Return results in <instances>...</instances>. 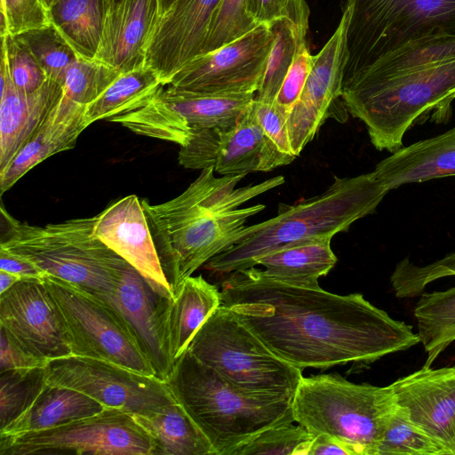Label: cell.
<instances>
[{"instance_id": "1", "label": "cell", "mask_w": 455, "mask_h": 455, "mask_svg": "<svg viewBox=\"0 0 455 455\" xmlns=\"http://www.w3.org/2000/svg\"><path fill=\"white\" fill-rule=\"evenodd\" d=\"M221 305L280 358L303 370L369 365L420 343L406 323L394 319L361 293L339 295L291 285L256 267L227 274Z\"/></svg>"}, {"instance_id": "2", "label": "cell", "mask_w": 455, "mask_h": 455, "mask_svg": "<svg viewBox=\"0 0 455 455\" xmlns=\"http://www.w3.org/2000/svg\"><path fill=\"white\" fill-rule=\"evenodd\" d=\"M342 101L373 147L395 152L409 129L446 124L455 100V35L411 40L343 82Z\"/></svg>"}, {"instance_id": "3", "label": "cell", "mask_w": 455, "mask_h": 455, "mask_svg": "<svg viewBox=\"0 0 455 455\" xmlns=\"http://www.w3.org/2000/svg\"><path fill=\"white\" fill-rule=\"evenodd\" d=\"M244 175L214 176L204 169L178 196L146 209L148 226L163 269L176 288L216 255L240 239L247 220L264 204L241 205L284 183L276 176L236 188Z\"/></svg>"}, {"instance_id": "4", "label": "cell", "mask_w": 455, "mask_h": 455, "mask_svg": "<svg viewBox=\"0 0 455 455\" xmlns=\"http://www.w3.org/2000/svg\"><path fill=\"white\" fill-rule=\"evenodd\" d=\"M333 179L323 193L291 205L281 204L275 217L246 226L233 247L203 267L227 275L256 267L262 257L287 244L333 237L375 212L388 192L373 172Z\"/></svg>"}, {"instance_id": "5", "label": "cell", "mask_w": 455, "mask_h": 455, "mask_svg": "<svg viewBox=\"0 0 455 455\" xmlns=\"http://www.w3.org/2000/svg\"><path fill=\"white\" fill-rule=\"evenodd\" d=\"M165 382L216 455H230L265 429L295 422L293 397L239 388L188 350L175 361Z\"/></svg>"}, {"instance_id": "6", "label": "cell", "mask_w": 455, "mask_h": 455, "mask_svg": "<svg viewBox=\"0 0 455 455\" xmlns=\"http://www.w3.org/2000/svg\"><path fill=\"white\" fill-rule=\"evenodd\" d=\"M1 214L0 247L108 303L128 263L94 235L96 216L39 227L17 220L4 206Z\"/></svg>"}, {"instance_id": "7", "label": "cell", "mask_w": 455, "mask_h": 455, "mask_svg": "<svg viewBox=\"0 0 455 455\" xmlns=\"http://www.w3.org/2000/svg\"><path fill=\"white\" fill-rule=\"evenodd\" d=\"M398 406L390 385L356 384L338 373L302 377L292 398L296 423L313 436L338 438L357 455L377 454Z\"/></svg>"}, {"instance_id": "8", "label": "cell", "mask_w": 455, "mask_h": 455, "mask_svg": "<svg viewBox=\"0 0 455 455\" xmlns=\"http://www.w3.org/2000/svg\"><path fill=\"white\" fill-rule=\"evenodd\" d=\"M188 350L223 379L246 391L293 397L302 370L276 355L229 307L220 305Z\"/></svg>"}, {"instance_id": "9", "label": "cell", "mask_w": 455, "mask_h": 455, "mask_svg": "<svg viewBox=\"0 0 455 455\" xmlns=\"http://www.w3.org/2000/svg\"><path fill=\"white\" fill-rule=\"evenodd\" d=\"M344 11V80L411 40L455 35V0H347Z\"/></svg>"}, {"instance_id": "10", "label": "cell", "mask_w": 455, "mask_h": 455, "mask_svg": "<svg viewBox=\"0 0 455 455\" xmlns=\"http://www.w3.org/2000/svg\"><path fill=\"white\" fill-rule=\"evenodd\" d=\"M43 280L62 318L71 355L111 362L156 376L127 323L114 307L58 277L46 274Z\"/></svg>"}, {"instance_id": "11", "label": "cell", "mask_w": 455, "mask_h": 455, "mask_svg": "<svg viewBox=\"0 0 455 455\" xmlns=\"http://www.w3.org/2000/svg\"><path fill=\"white\" fill-rule=\"evenodd\" d=\"M153 441L132 415L104 408L53 428L0 436V455H152Z\"/></svg>"}, {"instance_id": "12", "label": "cell", "mask_w": 455, "mask_h": 455, "mask_svg": "<svg viewBox=\"0 0 455 455\" xmlns=\"http://www.w3.org/2000/svg\"><path fill=\"white\" fill-rule=\"evenodd\" d=\"M255 93H198L163 85L144 107L126 115L133 132L186 146L193 128L229 129L240 120Z\"/></svg>"}, {"instance_id": "13", "label": "cell", "mask_w": 455, "mask_h": 455, "mask_svg": "<svg viewBox=\"0 0 455 455\" xmlns=\"http://www.w3.org/2000/svg\"><path fill=\"white\" fill-rule=\"evenodd\" d=\"M44 371L47 384L76 390L105 408L132 415L177 402L164 380L111 362L68 355L50 360Z\"/></svg>"}, {"instance_id": "14", "label": "cell", "mask_w": 455, "mask_h": 455, "mask_svg": "<svg viewBox=\"0 0 455 455\" xmlns=\"http://www.w3.org/2000/svg\"><path fill=\"white\" fill-rule=\"evenodd\" d=\"M253 101V100H252ZM188 143L180 147L179 163L185 168H213L221 176L270 172L296 157L283 154L256 119L252 102L229 129L193 128Z\"/></svg>"}, {"instance_id": "15", "label": "cell", "mask_w": 455, "mask_h": 455, "mask_svg": "<svg viewBox=\"0 0 455 455\" xmlns=\"http://www.w3.org/2000/svg\"><path fill=\"white\" fill-rule=\"evenodd\" d=\"M273 42L268 25H258L235 41L193 59L168 84L198 93H256Z\"/></svg>"}, {"instance_id": "16", "label": "cell", "mask_w": 455, "mask_h": 455, "mask_svg": "<svg viewBox=\"0 0 455 455\" xmlns=\"http://www.w3.org/2000/svg\"><path fill=\"white\" fill-rule=\"evenodd\" d=\"M0 328L38 357L50 361L72 355L43 278H22L0 294Z\"/></svg>"}, {"instance_id": "17", "label": "cell", "mask_w": 455, "mask_h": 455, "mask_svg": "<svg viewBox=\"0 0 455 455\" xmlns=\"http://www.w3.org/2000/svg\"><path fill=\"white\" fill-rule=\"evenodd\" d=\"M347 15L343 11L335 32L314 56L303 90L287 116L291 149L296 157L331 116L333 106L342 100L347 63Z\"/></svg>"}, {"instance_id": "18", "label": "cell", "mask_w": 455, "mask_h": 455, "mask_svg": "<svg viewBox=\"0 0 455 455\" xmlns=\"http://www.w3.org/2000/svg\"><path fill=\"white\" fill-rule=\"evenodd\" d=\"M220 0H177L156 20L145 46V65L164 85L203 52Z\"/></svg>"}, {"instance_id": "19", "label": "cell", "mask_w": 455, "mask_h": 455, "mask_svg": "<svg viewBox=\"0 0 455 455\" xmlns=\"http://www.w3.org/2000/svg\"><path fill=\"white\" fill-rule=\"evenodd\" d=\"M94 235L133 267L163 297L173 293L163 272L141 199L126 196L96 215Z\"/></svg>"}, {"instance_id": "20", "label": "cell", "mask_w": 455, "mask_h": 455, "mask_svg": "<svg viewBox=\"0 0 455 455\" xmlns=\"http://www.w3.org/2000/svg\"><path fill=\"white\" fill-rule=\"evenodd\" d=\"M390 386L411 419L455 455V366H422Z\"/></svg>"}, {"instance_id": "21", "label": "cell", "mask_w": 455, "mask_h": 455, "mask_svg": "<svg viewBox=\"0 0 455 455\" xmlns=\"http://www.w3.org/2000/svg\"><path fill=\"white\" fill-rule=\"evenodd\" d=\"M168 300L155 291L130 264L125 267L115 292L108 300L127 323L156 376L164 381L173 367L164 331Z\"/></svg>"}, {"instance_id": "22", "label": "cell", "mask_w": 455, "mask_h": 455, "mask_svg": "<svg viewBox=\"0 0 455 455\" xmlns=\"http://www.w3.org/2000/svg\"><path fill=\"white\" fill-rule=\"evenodd\" d=\"M157 20V0H103L94 60L121 73L144 65L146 43Z\"/></svg>"}, {"instance_id": "23", "label": "cell", "mask_w": 455, "mask_h": 455, "mask_svg": "<svg viewBox=\"0 0 455 455\" xmlns=\"http://www.w3.org/2000/svg\"><path fill=\"white\" fill-rule=\"evenodd\" d=\"M62 93V85L51 79L32 93L19 92L11 80L5 58L1 54L0 172L12 160Z\"/></svg>"}, {"instance_id": "24", "label": "cell", "mask_w": 455, "mask_h": 455, "mask_svg": "<svg viewBox=\"0 0 455 455\" xmlns=\"http://www.w3.org/2000/svg\"><path fill=\"white\" fill-rule=\"evenodd\" d=\"M84 111V106L62 93L12 160L0 172L1 194L41 162L73 148L79 135L88 127Z\"/></svg>"}, {"instance_id": "25", "label": "cell", "mask_w": 455, "mask_h": 455, "mask_svg": "<svg viewBox=\"0 0 455 455\" xmlns=\"http://www.w3.org/2000/svg\"><path fill=\"white\" fill-rule=\"evenodd\" d=\"M373 172L387 191L455 176V126L402 147L377 164Z\"/></svg>"}, {"instance_id": "26", "label": "cell", "mask_w": 455, "mask_h": 455, "mask_svg": "<svg viewBox=\"0 0 455 455\" xmlns=\"http://www.w3.org/2000/svg\"><path fill=\"white\" fill-rule=\"evenodd\" d=\"M220 305V291L201 275L188 277L169 299L164 313V331L173 364L188 350L202 324Z\"/></svg>"}, {"instance_id": "27", "label": "cell", "mask_w": 455, "mask_h": 455, "mask_svg": "<svg viewBox=\"0 0 455 455\" xmlns=\"http://www.w3.org/2000/svg\"><path fill=\"white\" fill-rule=\"evenodd\" d=\"M332 237L322 236L283 246L262 257L257 266L274 280L291 285L316 288L318 280L335 266L337 257L331 247Z\"/></svg>"}, {"instance_id": "28", "label": "cell", "mask_w": 455, "mask_h": 455, "mask_svg": "<svg viewBox=\"0 0 455 455\" xmlns=\"http://www.w3.org/2000/svg\"><path fill=\"white\" fill-rule=\"evenodd\" d=\"M104 408L83 393L46 383L25 412L0 429V436H15L53 428L97 414Z\"/></svg>"}, {"instance_id": "29", "label": "cell", "mask_w": 455, "mask_h": 455, "mask_svg": "<svg viewBox=\"0 0 455 455\" xmlns=\"http://www.w3.org/2000/svg\"><path fill=\"white\" fill-rule=\"evenodd\" d=\"M132 417L151 437L152 455H216L205 435L178 402Z\"/></svg>"}, {"instance_id": "30", "label": "cell", "mask_w": 455, "mask_h": 455, "mask_svg": "<svg viewBox=\"0 0 455 455\" xmlns=\"http://www.w3.org/2000/svg\"><path fill=\"white\" fill-rule=\"evenodd\" d=\"M163 85L157 73L145 64L121 73L94 101L85 107L88 126L96 121H109L144 107Z\"/></svg>"}, {"instance_id": "31", "label": "cell", "mask_w": 455, "mask_h": 455, "mask_svg": "<svg viewBox=\"0 0 455 455\" xmlns=\"http://www.w3.org/2000/svg\"><path fill=\"white\" fill-rule=\"evenodd\" d=\"M52 25L84 60H94L103 20V0H51Z\"/></svg>"}, {"instance_id": "32", "label": "cell", "mask_w": 455, "mask_h": 455, "mask_svg": "<svg viewBox=\"0 0 455 455\" xmlns=\"http://www.w3.org/2000/svg\"><path fill=\"white\" fill-rule=\"evenodd\" d=\"M418 335L427 354L424 367H431L455 341V287L419 295L414 310Z\"/></svg>"}, {"instance_id": "33", "label": "cell", "mask_w": 455, "mask_h": 455, "mask_svg": "<svg viewBox=\"0 0 455 455\" xmlns=\"http://www.w3.org/2000/svg\"><path fill=\"white\" fill-rule=\"evenodd\" d=\"M268 27L274 42L254 99L274 103L299 46L307 43V30L299 28L287 17L274 20Z\"/></svg>"}, {"instance_id": "34", "label": "cell", "mask_w": 455, "mask_h": 455, "mask_svg": "<svg viewBox=\"0 0 455 455\" xmlns=\"http://www.w3.org/2000/svg\"><path fill=\"white\" fill-rule=\"evenodd\" d=\"M45 384L44 368L0 371V429L23 414Z\"/></svg>"}, {"instance_id": "35", "label": "cell", "mask_w": 455, "mask_h": 455, "mask_svg": "<svg viewBox=\"0 0 455 455\" xmlns=\"http://www.w3.org/2000/svg\"><path fill=\"white\" fill-rule=\"evenodd\" d=\"M447 455L446 451L414 423L408 410L400 405L393 414L376 455Z\"/></svg>"}, {"instance_id": "36", "label": "cell", "mask_w": 455, "mask_h": 455, "mask_svg": "<svg viewBox=\"0 0 455 455\" xmlns=\"http://www.w3.org/2000/svg\"><path fill=\"white\" fill-rule=\"evenodd\" d=\"M120 74V71L95 60L76 58L65 73L63 94L72 101L86 107Z\"/></svg>"}, {"instance_id": "37", "label": "cell", "mask_w": 455, "mask_h": 455, "mask_svg": "<svg viewBox=\"0 0 455 455\" xmlns=\"http://www.w3.org/2000/svg\"><path fill=\"white\" fill-rule=\"evenodd\" d=\"M30 50L47 76L62 85L70 64L79 58L51 25L15 36Z\"/></svg>"}, {"instance_id": "38", "label": "cell", "mask_w": 455, "mask_h": 455, "mask_svg": "<svg viewBox=\"0 0 455 455\" xmlns=\"http://www.w3.org/2000/svg\"><path fill=\"white\" fill-rule=\"evenodd\" d=\"M293 423L265 429L230 455H307L314 436L303 426Z\"/></svg>"}, {"instance_id": "39", "label": "cell", "mask_w": 455, "mask_h": 455, "mask_svg": "<svg viewBox=\"0 0 455 455\" xmlns=\"http://www.w3.org/2000/svg\"><path fill=\"white\" fill-rule=\"evenodd\" d=\"M455 277V251L426 265H417L404 258L396 263L390 276L395 295L399 299L419 297L431 283Z\"/></svg>"}, {"instance_id": "40", "label": "cell", "mask_w": 455, "mask_h": 455, "mask_svg": "<svg viewBox=\"0 0 455 455\" xmlns=\"http://www.w3.org/2000/svg\"><path fill=\"white\" fill-rule=\"evenodd\" d=\"M257 26L247 12V0H220L212 17L202 54L235 41Z\"/></svg>"}, {"instance_id": "41", "label": "cell", "mask_w": 455, "mask_h": 455, "mask_svg": "<svg viewBox=\"0 0 455 455\" xmlns=\"http://www.w3.org/2000/svg\"><path fill=\"white\" fill-rule=\"evenodd\" d=\"M1 39V54L5 58L15 88L23 93L39 90L49 78L30 50L11 34L2 36Z\"/></svg>"}, {"instance_id": "42", "label": "cell", "mask_w": 455, "mask_h": 455, "mask_svg": "<svg viewBox=\"0 0 455 455\" xmlns=\"http://www.w3.org/2000/svg\"><path fill=\"white\" fill-rule=\"evenodd\" d=\"M51 25L45 0H1V36H18Z\"/></svg>"}, {"instance_id": "43", "label": "cell", "mask_w": 455, "mask_h": 455, "mask_svg": "<svg viewBox=\"0 0 455 455\" xmlns=\"http://www.w3.org/2000/svg\"><path fill=\"white\" fill-rule=\"evenodd\" d=\"M314 62L307 43L302 44L275 99L274 105L286 117L298 100Z\"/></svg>"}, {"instance_id": "44", "label": "cell", "mask_w": 455, "mask_h": 455, "mask_svg": "<svg viewBox=\"0 0 455 455\" xmlns=\"http://www.w3.org/2000/svg\"><path fill=\"white\" fill-rule=\"evenodd\" d=\"M252 108L257 121L266 135L275 144L283 154L296 157L291 149L287 130V117L274 105L253 100Z\"/></svg>"}, {"instance_id": "45", "label": "cell", "mask_w": 455, "mask_h": 455, "mask_svg": "<svg viewBox=\"0 0 455 455\" xmlns=\"http://www.w3.org/2000/svg\"><path fill=\"white\" fill-rule=\"evenodd\" d=\"M49 361L29 352L0 328V371L45 368Z\"/></svg>"}, {"instance_id": "46", "label": "cell", "mask_w": 455, "mask_h": 455, "mask_svg": "<svg viewBox=\"0 0 455 455\" xmlns=\"http://www.w3.org/2000/svg\"><path fill=\"white\" fill-rule=\"evenodd\" d=\"M294 0H247V12L257 25L286 17Z\"/></svg>"}, {"instance_id": "47", "label": "cell", "mask_w": 455, "mask_h": 455, "mask_svg": "<svg viewBox=\"0 0 455 455\" xmlns=\"http://www.w3.org/2000/svg\"><path fill=\"white\" fill-rule=\"evenodd\" d=\"M0 269L21 278H43L46 273L24 257L0 247Z\"/></svg>"}, {"instance_id": "48", "label": "cell", "mask_w": 455, "mask_h": 455, "mask_svg": "<svg viewBox=\"0 0 455 455\" xmlns=\"http://www.w3.org/2000/svg\"><path fill=\"white\" fill-rule=\"evenodd\" d=\"M357 455L350 445L326 434L314 436L307 455Z\"/></svg>"}, {"instance_id": "49", "label": "cell", "mask_w": 455, "mask_h": 455, "mask_svg": "<svg viewBox=\"0 0 455 455\" xmlns=\"http://www.w3.org/2000/svg\"><path fill=\"white\" fill-rule=\"evenodd\" d=\"M20 279V276L0 269V294L12 288Z\"/></svg>"}, {"instance_id": "50", "label": "cell", "mask_w": 455, "mask_h": 455, "mask_svg": "<svg viewBox=\"0 0 455 455\" xmlns=\"http://www.w3.org/2000/svg\"><path fill=\"white\" fill-rule=\"evenodd\" d=\"M177 0H157L158 19L161 17Z\"/></svg>"}, {"instance_id": "51", "label": "cell", "mask_w": 455, "mask_h": 455, "mask_svg": "<svg viewBox=\"0 0 455 455\" xmlns=\"http://www.w3.org/2000/svg\"><path fill=\"white\" fill-rule=\"evenodd\" d=\"M45 1H46L47 4H48V7H49V4H50L51 0H45Z\"/></svg>"}]
</instances>
